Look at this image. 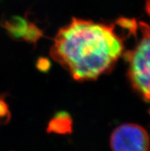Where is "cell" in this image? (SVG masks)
I'll return each mask as SVG.
<instances>
[{
	"label": "cell",
	"instance_id": "cell-7",
	"mask_svg": "<svg viewBox=\"0 0 150 151\" xmlns=\"http://www.w3.org/2000/svg\"><path fill=\"white\" fill-rule=\"evenodd\" d=\"M146 10H147V12H148V13L150 15V0H147Z\"/></svg>",
	"mask_w": 150,
	"mask_h": 151
},
{
	"label": "cell",
	"instance_id": "cell-5",
	"mask_svg": "<svg viewBox=\"0 0 150 151\" xmlns=\"http://www.w3.org/2000/svg\"><path fill=\"white\" fill-rule=\"evenodd\" d=\"M72 121L70 115L65 112H61L55 115L49 123L48 130L57 134H67L71 131Z\"/></svg>",
	"mask_w": 150,
	"mask_h": 151
},
{
	"label": "cell",
	"instance_id": "cell-3",
	"mask_svg": "<svg viewBox=\"0 0 150 151\" xmlns=\"http://www.w3.org/2000/svg\"><path fill=\"white\" fill-rule=\"evenodd\" d=\"M110 147L113 151H148L149 138L139 125L124 124L112 133Z\"/></svg>",
	"mask_w": 150,
	"mask_h": 151
},
{
	"label": "cell",
	"instance_id": "cell-6",
	"mask_svg": "<svg viewBox=\"0 0 150 151\" xmlns=\"http://www.w3.org/2000/svg\"><path fill=\"white\" fill-rule=\"evenodd\" d=\"M10 118V112L3 97L0 96V123L7 122Z\"/></svg>",
	"mask_w": 150,
	"mask_h": 151
},
{
	"label": "cell",
	"instance_id": "cell-4",
	"mask_svg": "<svg viewBox=\"0 0 150 151\" xmlns=\"http://www.w3.org/2000/svg\"><path fill=\"white\" fill-rule=\"evenodd\" d=\"M10 36L15 39L24 38L28 42H34L41 36V30L36 25L21 17H14L4 24Z\"/></svg>",
	"mask_w": 150,
	"mask_h": 151
},
{
	"label": "cell",
	"instance_id": "cell-2",
	"mask_svg": "<svg viewBox=\"0 0 150 151\" xmlns=\"http://www.w3.org/2000/svg\"><path fill=\"white\" fill-rule=\"evenodd\" d=\"M140 29L139 43L127 54L128 75L133 88L150 101V27L141 23Z\"/></svg>",
	"mask_w": 150,
	"mask_h": 151
},
{
	"label": "cell",
	"instance_id": "cell-1",
	"mask_svg": "<svg viewBox=\"0 0 150 151\" xmlns=\"http://www.w3.org/2000/svg\"><path fill=\"white\" fill-rule=\"evenodd\" d=\"M123 51L113 25L74 18L57 33L51 55L73 78L85 81L110 71Z\"/></svg>",
	"mask_w": 150,
	"mask_h": 151
}]
</instances>
